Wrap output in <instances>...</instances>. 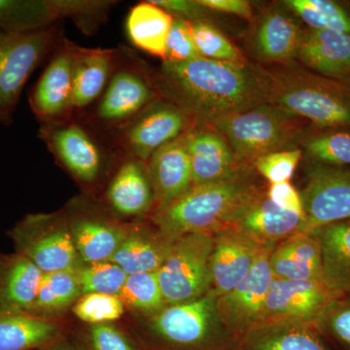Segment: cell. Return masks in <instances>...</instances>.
Listing matches in <instances>:
<instances>
[{
    "label": "cell",
    "instance_id": "cell-46",
    "mask_svg": "<svg viewBox=\"0 0 350 350\" xmlns=\"http://www.w3.org/2000/svg\"><path fill=\"white\" fill-rule=\"evenodd\" d=\"M200 3L214 12H223L251 20L253 10L251 4L245 0H199Z\"/></svg>",
    "mask_w": 350,
    "mask_h": 350
},
{
    "label": "cell",
    "instance_id": "cell-43",
    "mask_svg": "<svg viewBox=\"0 0 350 350\" xmlns=\"http://www.w3.org/2000/svg\"><path fill=\"white\" fill-rule=\"evenodd\" d=\"M88 334L91 350H142L113 323L90 325Z\"/></svg>",
    "mask_w": 350,
    "mask_h": 350
},
{
    "label": "cell",
    "instance_id": "cell-5",
    "mask_svg": "<svg viewBox=\"0 0 350 350\" xmlns=\"http://www.w3.org/2000/svg\"><path fill=\"white\" fill-rule=\"evenodd\" d=\"M299 118L275 105L264 103L211 122L231 145L241 165L253 167L260 157L291 149L300 133Z\"/></svg>",
    "mask_w": 350,
    "mask_h": 350
},
{
    "label": "cell",
    "instance_id": "cell-34",
    "mask_svg": "<svg viewBox=\"0 0 350 350\" xmlns=\"http://www.w3.org/2000/svg\"><path fill=\"white\" fill-rule=\"evenodd\" d=\"M287 8L300 18L308 29L350 34V12L332 0H286Z\"/></svg>",
    "mask_w": 350,
    "mask_h": 350
},
{
    "label": "cell",
    "instance_id": "cell-21",
    "mask_svg": "<svg viewBox=\"0 0 350 350\" xmlns=\"http://www.w3.org/2000/svg\"><path fill=\"white\" fill-rule=\"evenodd\" d=\"M231 228L247 234L262 245L273 248L295 234L306 232V219L276 206L269 199L266 191Z\"/></svg>",
    "mask_w": 350,
    "mask_h": 350
},
{
    "label": "cell",
    "instance_id": "cell-13",
    "mask_svg": "<svg viewBox=\"0 0 350 350\" xmlns=\"http://www.w3.org/2000/svg\"><path fill=\"white\" fill-rule=\"evenodd\" d=\"M160 93L142 70L124 66L119 56L111 79L98 98L96 118L100 125L118 131L160 100Z\"/></svg>",
    "mask_w": 350,
    "mask_h": 350
},
{
    "label": "cell",
    "instance_id": "cell-11",
    "mask_svg": "<svg viewBox=\"0 0 350 350\" xmlns=\"http://www.w3.org/2000/svg\"><path fill=\"white\" fill-rule=\"evenodd\" d=\"M64 211L81 261H111L131 224L121 222L85 199L72 200Z\"/></svg>",
    "mask_w": 350,
    "mask_h": 350
},
{
    "label": "cell",
    "instance_id": "cell-16",
    "mask_svg": "<svg viewBox=\"0 0 350 350\" xmlns=\"http://www.w3.org/2000/svg\"><path fill=\"white\" fill-rule=\"evenodd\" d=\"M338 295L320 280H275L262 306L259 322L291 320L314 325L321 313Z\"/></svg>",
    "mask_w": 350,
    "mask_h": 350
},
{
    "label": "cell",
    "instance_id": "cell-32",
    "mask_svg": "<svg viewBox=\"0 0 350 350\" xmlns=\"http://www.w3.org/2000/svg\"><path fill=\"white\" fill-rule=\"evenodd\" d=\"M174 21L170 14L153 1L140 2L126 17V34L137 49L163 59Z\"/></svg>",
    "mask_w": 350,
    "mask_h": 350
},
{
    "label": "cell",
    "instance_id": "cell-1",
    "mask_svg": "<svg viewBox=\"0 0 350 350\" xmlns=\"http://www.w3.org/2000/svg\"><path fill=\"white\" fill-rule=\"evenodd\" d=\"M157 85L167 100L202 125L269 103V75L247 63L202 57L181 63L163 62Z\"/></svg>",
    "mask_w": 350,
    "mask_h": 350
},
{
    "label": "cell",
    "instance_id": "cell-18",
    "mask_svg": "<svg viewBox=\"0 0 350 350\" xmlns=\"http://www.w3.org/2000/svg\"><path fill=\"white\" fill-rule=\"evenodd\" d=\"M184 142L190 157L193 185L222 180L245 167L213 126L197 124L184 133Z\"/></svg>",
    "mask_w": 350,
    "mask_h": 350
},
{
    "label": "cell",
    "instance_id": "cell-6",
    "mask_svg": "<svg viewBox=\"0 0 350 350\" xmlns=\"http://www.w3.org/2000/svg\"><path fill=\"white\" fill-rule=\"evenodd\" d=\"M7 236L15 252L31 260L43 273L75 269L82 262L64 208L56 213L27 214Z\"/></svg>",
    "mask_w": 350,
    "mask_h": 350
},
{
    "label": "cell",
    "instance_id": "cell-36",
    "mask_svg": "<svg viewBox=\"0 0 350 350\" xmlns=\"http://www.w3.org/2000/svg\"><path fill=\"white\" fill-rule=\"evenodd\" d=\"M82 295L90 293L119 296L128 275L112 261L81 262L75 269Z\"/></svg>",
    "mask_w": 350,
    "mask_h": 350
},
{
    "label": "cell",
    "instance_id": "cell-25",
    "mask_svg": "<svg viewBox=\"0 0 350 350\" xmlns=\"http://www.w3.org/2000/svg\"><path fill=\"white\" fill-rule=\"evenodd\" d=\"M155 227L131 223L130 231L112 257L128 275L157 273L169 256L175 239Z\"/></svg>",
    "mask_w": 350,
    "mask_h": 350
},
{
    "label": "cell",
    "instance_id": "cell-2",
    "mask_svg": "<svg viewBox=\"0 0 350 350\" xmlns=\"http://www.w3.org/2000/svg\"><path fill=\"white\" fill-rule=\"evenodd\" d=\"M264 190L253 167H243L227 178L193 185L174 204L152 214V225L167 236L215 234L231 228Z\"/></svg>",
    "mask_w": 350,
    "mask_h": 350
},
{
    "label": "cell",
    "instance_id": "cell-39",
    "mask_svg": "<svg viewBox=\"0 0 350 350\" xmlns=\"http://www.w3.org/2000/svg\"><path fill=\"white\" fill-rule=\"evenodd\" d=\"M335 350H350V294L331 301L314 323Z\"/></svg>",
    "mask_w": 350,
    "mask_h": 350
},
{
    "label": "cell",
    "instance_id": "cell-37",
    "mask_svg": "<svg viewBox=\"0 0 350 350\" xmlns=\"http://www.w3.org/2000/svg\"><path fill=\"white\" fill-rule=\"evenodd\" d=\"M193 40L200 56L213 61L246 64L239 48L207 21L190 22Z\"/></svg>",
    "mask_w": 350,
    "mask_h": 350
},
{
    "label": "cell",
    "instance_id": "cell-7",
    "mask_svg": "<svg viewBox=\"0 0 350 350\" xmlns=\"http://www.w3.org/2000/svg\"><path fill=\"white\" fill-rule=\"evenodd\" d=\"M213 234L194 232L178 237L169 256L157 271L165 305L200 298L211 290Z\"/></svg>",
    "mask_w": 350,
    "mask_h": 350
},
{
    "label": "cell",
    "instance_id": "cell-8",
    "mask_svg": "<svg viewBox=\"0 0 350 350\" xmlns=\"http://www.w3.org/2000/svg\"><path fill=\"white\" fill-rule=\"evenodd\" d=\"M59 44L57 27L12 33L0 31V110L12 115L25 83Z\"/></svg>",
    "mask_w": 350,
    "mask_h": 350
},
{
    "label": "cell",
    "instance_id": "cell-3",
    "mask_svg": "<svg viewBox=\"0 0 350 350\" xmlns=\"http://www.w3.org/2000/svg\"><path fill=\"white\" fill-rule=\"evenodd\" d=\"M269 103L320 130H350V85L310 70L269 75Z\"/></svg>",
    "mask_w": 350,
    "mask_h": 350
},
{
    "label": "cell",
    "instance_id": "cell-15",
    "mask_svg": "<svg viewBox=\"0 0 350 350\" xmlns=\"http://www.w3.org/2000/svg\"><path fill=\"white\" fill-rule=\"evenodd\" d=\"M271 252L264 255L234 289L217 297L219 320L234 342L259 321L269 286L275 280L269 267Z\"/></svg>",
    "mask_w": 350,
    "mask_h": 350
},
{
    "label": "cell",
    "instance_id": "cell-33",
    "mask_svg": "<svg viewBox=\"0 0 350 350\" xmlns=\"http://www.w3.org/2000/svg\"><path fill=\"white\" fill-rule=\"evenodd\" d=\"M82 296L75 269L43 273L38 296L29 313L47 319H61Z\"/></svg>",
    "mask_w": 350,
    "mask_h": 350
},
{
    "label": "cell",
    "instance_id": "cell-4",
    "mask_svg": "<svg viewBox=\"0 0 350 350\" xmlns=\"http://www.w3.org/2000/svg\"><path fill=\"white\" fill-rule=\"evenodd\" d=\"M213 290L183 303L165 305L146 322V350H234L216 310Z\"/></svg>",
    "mask_w": 350,
    "mask_h": 350
},
{
    "label": "cell",
    "instance_id": "cell-45",
    "mask_svg": "<svg viewBox=\"0 0 350 350\" xmlns=\"http://www.w3.org/2000/svg\"><path fill=\"white\" fill-rule=\"evenodd\" d=\"M267 196L276 206L305 217L300 192L290 182L269 184Z\"/></svg>",
    "mask_w": 350,
    "mask_h": 350
},
{
    "label": "cell",
    "instance_id": "cell-10",
    "mask_svg": "<svg viewBox=\"0 0 350 350\" xmlns=\"http://www.w3.org/2000/svg\"><path fill=\"white\" fill-rule=\"evenodd\" d=\"M39 137L59 165L76 180L94 185L100 178L108 152L81 124L73 119L64 123L41 124Z\"/></svg>",
    "mask_w": 350,
    "mask_h": 350
},
{
    "label": "cell",
    "instance_id": "cell-12",
    "mask_svg": "<svg viewBox=\"0 0 350 350\" xmlns=\"http://www.w3.org/2000/svg\"><path fill=\"white\" fill-rule=\"evenodd\" d=\"M300 194L306 232L350 219V167L312 162Z\"/></svg>",
    "mask_w": 350,
    "mask_h": 350
},
{
    "label": "cell",
    "instance_id": "cell-24",
    "mask_svg": "<svg viewBox=\"0 0 350 350\" xmlns=\"http://www.w3.org/2000/svg\"><path fill=\"white\" fill-rule=\"evenodd\" d=\"M125 157L108 184L105 197L108 206L118 215L142 217L153 209V188L146 163Z\"/></svg>",
    "mask_w": 350,
    "mask_h": 350
},
{
    "label": "cell",
    "instance_id": "cell-17",
    "mask_svg": "<svg viewBox=\"0 0 350 350\" xmlns=\"http://www.w3.org/2000/svg\"><path fill=\"white\" fill-rule=\"evenodd\" d=\"M211 253V290L222 296L234 289L264 255L273 250L247 234L227 228L213 234Z\"/></svg>",
    "mask_w": 350,
    "mask_h": 350
},
{
    "label": "cell",
    "instance_id": "cell-35",
    "mask_svg": "<svg viewBox=\"0 0 350 350\" xmlns=\"http://www.w3.org/2000/svg\"><path fill=\"white\" fill-rule=\"evenodd\" d=\"M119 298L126 308L148 317L165 306L157 273L128 275Z\"/></svg>",
    "mask_w": 350,
    "mask_h": 350
},
{
    "label": "cell",
    "instance_id": "cell-28",
    "mask_svg": "<svg viewBox=\"0 0 350 350\" xmlns=\"http://www.w3.org/2000/svg\"><path fill=\"white\" fill-rule=\"evenodd\" d=\"M119 51L76 47L73 66V110H81L98 100L111 79Z\"/></svg>",
    "mask_w": 350,
    "mask_h": 350
},
{
    "label": "cell",
    "instance_id": "cell-19",
    "mask_svg": "<svg viewBox=\"0 0 350 350\" xmlns=\"http://www.w3.org/2000/svg\"><path fill=\"white\" fill-rule=\"evenodd\" d=\"M154 193L150 215L163 211L192 187V167L184 135L161 147L146 162Z\"/></svg>",
    "mask_w": 350,
    "mask_h": 350
},
{
    "label": "cell",
    "instance_id": "cell-38",
    "mask_svg": "<svg viewBox=\"0 0 350 350\" xmlns=\"http://www.w3.org/2000/svg\"><path fill=\"white\" fill-rule=\"evenodd\" d=\"M304 146L313 162L350 167V130H324L308 138Z\"/></svg>",
    "mask_w": 350,
    "mask_h": 350
},
{
    "label": "cell",
    "instance_id": "cell-26",
    "mask_svg": "<svg viewBox=\"0 0 350 350\" xmlns=\"http://www.w3.org/2000/svg\"><path fill=\"white\" fill-rule=\"evenodd\" d=\"M304 29L290 14L271 9L258 21L253 53L266 64H288L297 57Z\"/></svg>",
    "mask_w": 350,
    "mask_h": 350
},
{
    "label": "cell",
    "instance_id": "cell-49",
    "mask_svg": "<svg viewBox=\"0 0 350 350\" xmlns=\"http://www.w3.org/2000/svg\"><path fill=\"white\" fill-rule=\"evenodd\" d=\"M349 84L350 85V81L349 82Z\"/></svg>",
    "mask_w": 350,
    "mask_h": 350
},
{
    "label": "cell",
    "instance_id": "cell-31",
    "mask_svg": "<svg viewBox=\"0 0 350 350\" xmlns=\"http://www.w3.org/2000/svg\"><path fill=\"white\" fill-rule=\"evenodd\" d=\"M310 232L321 247L324 282L338 296L350 294V219Z\"/></svg>",
    "mask_w": 350,
    "mask_h": 350
},
{
    "label": "cell",
    "instance_id": "cell-42",
    "mask_svg": "<svg viewBox=\"0 0 350 350\" xmlns=\"http://www.w3.org/2000/svg\"><path fill=\"white\" fill-rule=\"evenodd\" d=\"M199 57V52L193 40L190 22L174 19L167 38L163 62L181 63Z\"/></svg>",
    "mask_w": 350,
    "mask_h": 350
},
{
    "label": "cell",
    "instance_id": "cell-22",
    "mask_svg": "<svg viewBox=\"0 0 350 350\" xmlns=\"http://www.w3.org/2000/svg\"><path fill=\"white\" fill-rule=\"evenodd\" d=\"M297 57L313 73L337 81H350L349 33L304 29Z\"/></svg>",
    "mask_w": 350,
    "mask_h": 350
},
{
    "label": "cell",
    "instance_id": "cell-47",
    "mask_svg": "<svg viewBox=\"0 0 350 350\" xmlns=\"http://www.w3.org/2000/svg\"><path fill=\"white\" fill-rule=\"evenodd\" d=\"M40 350H91L89 345L76 340L75 338H69L68 335L54 344L48 345Z\"/></svg>",
    "mask_w": 350,
    "mask_h": 350
},
{
    "label": "cell",
    "instance_id": "cell-23",
    "mask_svg": "<svg viewBox=\"0 0 350 350\" xmlns=\"http://www.w3.org/2000/svg\"><path fill=\"white\" fill-rule=\"evenodd\" d=\"M81 0H0V31L23 33L79 18Z\"/></svg>",
    "mask_w": 350,
    "mask_h": 350
},
{
    "label": "cell",
    "instance_id": "cell-29",
    "mask_svg": "<svg viewBox=\"0 0 350 350\" xmlns=\"http://www.w3.org/2000/svg\"><path fill=\"white\" fill-rule=\"evenodd\" d=\"M43 273L20 253H0V310L29 312Z\"/></svg>",
    "mask_w": 350,
    "mask_h": 350
},
{
    "label": "cell",
    "instance_id": "cell-30",
    "mask_svg": "<svg viewBox=\"0 0 350 350\" xmlns=\"http://www.w3.org/2000/svg\"><path fill=\"white\" fill-rule=\"evenodd\" d=\"M66 336L61 319L0 310V350H40Z\"/></svg>",
    "mask_w": 350,
    "mask_h": 350
},
{
    "label": "cell",
    "instance_id": "cell-27",
    "mask_svg": "<svg viewBox=\"0 0 350 350\" xmlns=\"http://www.w3.org/2000/svg\"><path fill=\"white\" fill-rule=\"evenodd\" d=\"M276 280L324 282L321 247L310 232H300L278 243L269 254Z\"/></svg>",
    "mask_w": 350,
    "mask_h": 350
},
{
    "label": "cell",
    "instance_id": "cell-9",
    "mask_svg": "<svg viewBox=\"0 0 350 350\" xmlns=\"http://www.w3.org/2000/svg\"><path fill=\"white\" fill-rule=\"evenodd\" d=\"M194 119L170 100H158L117 131V146L124 155L146 163L161 147L193 128Z\"/></svg>",
    "mask_w": 350,
    "mask_h": 350
},
{
    "label": "cell",
    "instance_id": "cell-14",
    "mask_svg": "<svg viewBox=\"0 0 350 350\" xmlns=\"http://www.w3.org/2000/svg\"><path fill=\"white\" fill-rule=\"evenodd\" d=\"M76 44L64 39L32 88L29 105L41 124L64 123L72 119L73 66Z\"/></svg>",
    "mask_w": 350,
    "mask_h": 350
},
{
    "label": "cell",
    "instance_id": "cell-40",
    "mask_svg": "<svg viewBox=\"0 0 350 350\" xmlns=\"http://www.w3.org/2000/svg\"><path fill=\"white\" fill-rule=\"evenodd\" d=\"M125 310L119 296L98 293L82 295L71 308L78 319L89 325L113 323L123 317Z\"/></svg>",
    "mask_w": 350,
    "mask_h": 350
},
{
    "label": "cell",
    "instance_id": "cell-41",
    "mask_svg": "<svg viewBox=\"0 0 350 350\" xmlns=\"http://www.w3.org/2000/svg\"><path fill=\"white\" fill-rule=\"evenodd\" d=\"M303 152L291 148L273 152L258 158L253 163L255 170L269 184L290 182L300 163Z\"/></svg>",
    "mask_w": 350,
    "mask_h": 350
},
{
    "label": "cell",
    "instance_id": "cell-44",
    "mask_svg": "<svg viewBox=\"0 0 350 350\" xmlns=\"http://www.w3.org/2000/svg\"><path fill=\"white\" fill-rule=\"evenodd\" d=\"M153 2L170 14L174 19L187 22L206 21L213 12L202 5L199 0H153Z\"/></svg>",
    "mask_w": 350,
    "mask_h": 350
},
{
    "label": "cell",
    "instance_id": "cell-20",
    "mask_svg": "<svg viewBox=\"0 0 350 350\" xmlns=\"http://www.w3.org/2000/svg\"><path fill=\"white\" fill-rule=\"evenodd\" d=\"M234 350H335L313 324L267 320L244 332Z\"/></svg>",
    "mask_w": 350,
    "mask_h": 350
},
{
    "label": "cell",
    "instance_id": "cell-48",
    "mask_svg": "<svg viewBox=\"0 0 350 350\" xmlns=\"http://www.w3.org/2000/svg\"><path fill=\"white\" fill-rule=\"evenodd\" d=\"M11 120H12V115L7 114V113L0 110V124L7 125V124L10 123Z\"/></svg>",
    "mask_w": 350,
    "mask_h": 350
}]
</instances>
